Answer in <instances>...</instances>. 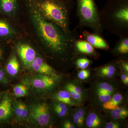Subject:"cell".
I'll return each mask as SVG.
<instances>
[{"mask_svg": "<svg viewBox=\"0 0 128 128\" xmlns=\"http://www.w3.org/2000/svg\"><path fill=\"white\" fill-rule=\"evenodd\" d=\"M56 79L50 76L38 74L33 77L31 84L33 88L39 90H51L55 87Z\"/></svg>", "mask_w": 128, "mask_h": 128, "instance_id": "9", "label": "cell"}, {"mask_svg": "<svg viewBox=\"0 0 128 128\" xmlns=\"http://www.w3.org/2000/svg\"><path fill=\"white\" fill-rule=\"evenodd\" d=\"M91 63V60L85 57H78L75 61L76 66L82 70L86 69Z\"/></svg>", "mask_w": 128, "mask_h": 128, "instance_id": "23", "label": "cell"}, {"mask_svg": "<svg viewBox=\"0 0 128 128\" xmlns=\"http://www.w3.org/2000/svg\"><path fill=\"white\" fill-rule=\"evenodd\" d=\"M73 119L74 123L76 124L77 126L80 127V120H79V118H78V115H77V113H76V111L73 113Z\"/></svg>", "mask_w": 128, "mask_h": 128, "instance_id": "31", "label": "cell"}, {"mask_svg": "<svg viewBox=\"0 0 128 128\" xmlns=\"http://www.w3.org/2000/svg\"><path fill=\"white\" fill-rule=\"evenodd\" d=\"M111 111V116L115 120L124 119L128 116V110L124 108L119 107Z\"/></svg>", "mask_w": 128, "mask_h": 128, "instance_id": "21", "label": "cell"}, {"mask_svg": "<svg viewBox=\"0 0 128 128\" xmlns=\"http://www.w3.org/2000/svg\"><path fill=\"white\" fill-rule=\"evenodd\" d=\"M54 98L58 102L69 106H73L76 105L72 98L70 92L66 90H60L57 92L54 95Z\"/></svg>", "mask_w": 128, "mask_h": 128, "instance_id": "19", "label": "cell"}, {"mask_svg": "<svg viewBox=\"0 0 128 128\" xmlns=\"http://www.w3.org/2000/svg\"><path fill=\"white\" fill-rule=\"evenodd\" d=\"M0 10L18 24L21 16V0H0Z\"/></svg>", "mask_w": 128, "mask_h": 128, "instance_id": "7", "label": "cell"}, {"mask_svg": "<svg viewBox=\"0 0 128 128\" xmlns=\"http://www.w3.org/2000/svg\"><path fill=\"white\" fill-rule=\"evenodd\" d=\"M63 127L64 128H75V126L70 121H66L64 123Z\"/></svg>", "mask_w": 128, "mask_h": 128, "instance_id": "33", "label": "cell"}, {"mask_svg": "<svg viewBox=\"0 0 128 128\" xmlns=\"http://www.w3.org/2000/svg\"><path fill=\"white\" fill-rule=\"evenodd\" d=\"M28 117L30 121L40 126H48L51 120L50 110L48 105L44 102L32 105Z\"/></svg>", "mask_w": 128, "mask_h": 128, "instance_id": "6", "label": "cell"}, {"mask_svg": "<svg viewBox=\"0 0 128 128\" xmlns=\"http://www.w3.org/2000/svg\"><path fill=\"white\" fill-rule=\"evenodd\" d=\"M0 82L3 83H6L8 82L5 72L1 69H0Z\"/></svg>", "mask_w": 128, "mask_h": 128, "instance_id": "30", "label": "cell"}, {"mask_svg": "<svg viewBox=\"0 0 128 128\" xmlns=\"http://www.w3.org/2000/svg\"><path fill=\"white\" fill-rule=\"evenodd\" d=\"M30 68L39 74L50 76L56 80L60 77L55 70L42 57L38 56L32 63Z\"/></svg>", "mask_w": 128, "mask_h": 128, "instance_id": "10", "label": "cell"}, {"mask_svg": "<svg viewBox=\"0 0 128 128\" xmlns=\"http://www.w3.org/2000/svg\"><path fill=\"white\" fill-rule=\"evenodd\" d=\"M112 52L116 56L127 57L128 54V36L119 37Z\"/></svg>", "mask_w": 128, "mask_h": 128, "instance_id": "15", "label": "cell"}, {"mask_svg": "<svg viewBox=\"0 0 128 128\" xmlns=\"http://www.w3.org/2000/svg\"><path fill=\"white\" fill-rule=\"evenodd\" d=\"M121 78L123 82L125 84H128V76L126 73H123L121 75Z\"/></svg>", "mask_w": 128, "mask_h": 128, "instance_id": "32", "label": "cell"}, {"mask_svg": "<svg viewBox=\"0 0 128 128\" xmlns=\"http://www.w3.org/2000/svg\"><path fill=\"white\" fill-rule=\"evenodd\" d=\"M115 86L107 82H100L96 84L95 88L96 97L102 104L108 102L116 92Z\"/></svg>", "mask_w": 128, "mask_h": 128, "instance_id": "8", "label": "cell"}, {"mask_svg": "<svg viewBox=\"0 0 128 128\" xmlns=\"http://www.w3.org/2000/svg\"><path fill=\"white\" fill-rule=\"evenodd\" d=\"M64 88L65 90L68 91L70 92L72 98L74 102L75 103V102L77 104L80 103L82 102L83 98V96H80V94H77L71 88L66 84V85Z\"/></svg>", "mask_w": 128, "mask_h": 128, "instance_id": "24", "label": "cell"}, {"mask_svg": "<svg viewBox=\"0 0 128 128\" xmlns=\"http://www.w3.org/2000/svg\"><path fill=\"white\" fill-rule=\"evenodd\" d=\"M26 36H22L14 42L16 52L24 66L31 68L32 63L37 56L36 51L31 43V40Z\"/></svg>", "mask_w": 128, "mask_h": 128, "instance_id": "5", "label": "cell"}, {"mask_svg": "<svg viewBox=\"0 0 128 128\" xmlns=\"http://www.w3.org/2000/svg\"><path fill=\"white\" fill-rule=\"evenodd\" d=\"M82 34L83 39L90 44L94 48L106 50L110 48L107 42L100 35L94 32L92 33L86 30L82 32Z\"/></svg>", "mask_w": 128, "mask_h": 128, "instance_id": "11", "label": "cell"}, {"mask_svg": "<svg viewBox=\"0 0 128 128\" xmlns=\"http://www.w3.org/2000/svg\"><path fill=\"white\" fill-rule=\"evenodd\" d=\"M99 12L95 0H76V15L79 20L77 27L81 29L88 28L93 32L101 35L103 29Z\"/></svg>", "mask_w": 128, "mask_h": 128, "instance_id": "4", "label": "cell"}, {"mask_svg": "<svg viewBox=\"0 0 128 128\" xmlns=\"http://www.w3.org/2000/svg\"><path fill=\"white\" fill-rule=\"evenodd\" d=\"M2 50L0 48V58L2 57Z\"/></svg>", "mask_w": 128, "mask_h": 128, "instance_id": "34", "label": "cell"}, {"mask_svg": "<svg viewBox=\"0 0 128 128\" xmlns=\"http://www.w3.org/2000/svg\"><path fill=\"white\" fill-rule=\"evenodd\" d=\"M12 100L8 94L2 98L0 102V123L9 120L12 116Z\"/></svg>", "mask_w": 128, "mask_h": 128, "instance_id": "12", "label": "cell"}, {"mask_svg": "<svg viewBox=\"0 0 128 128\" xmlns=\"http://www.w3.org/2000/svg\"><path fill=\"white\" fill-rule=\"evenodd\" d=\"M80 120V127H82L84 121L86 112L83 108H79L76 111Z\"/></svg>", "mask_w": 128, "mask_h": 128, "instance_id": "26", "label": "cell"}, {"mask_svg": "<svg viewBox=\"0 0 128 128\" xmlns=\"http://www.w3.org/2000/svg\"><path fill=\"white\" fill-rule=\"evenodd\" d=\"M13 92L14 95L16 97H22L27 95L28 88L24 84L16 85L13 88Z\"/></svg>", "mask_w": 128, "mask_h": 128, "instance_id": "22", "label": "cell"}, {"mask_svg": "<svg viewBox=\"0 0 128 128\" xmlns=\"http://www.w3.org/2000/svg\"><path fill=\"white\" fill-rule=\"evenodd\" d=\"M123 98L122 94L115 93L110 100L102 104L103 108L106 110H112L120 107V105L122 103Z\"/></svg>", "mask_w": 128, "mask_h": 128, "instance_id": "17", "label": "cell"}, {"mask_svg": "<svg viewBox=\"0 0 128 128\" xmlns=\"http://www.w3.org/2000/svg\"><path fill=\"white\" fill-rule=\"evenodd\" d=\"M102 120L100 116L95 112H92L88 114L86 120V125L88 128H96L101 126Z\"/></svg>", "mask_w": 128, "mask_h": 128, "instance_id": "20", "label": "cell"}, {"mask_svg": "<svg viewBox=\"0 0 128 128\" xmlns=\"http://www.w3.org/2000/svg\"><path fill=\"white\" fill-rule=\"evenodd\" d=\"M67 86L71 88L77 94H80L84 97V92L81 87L79 86L78 85L74 84L73 82H69L66 84Z\"/></svg>", "mask_w": 128, "mask_h": 128, "instance_id": "25", "label": "cell"}, {"mask_svg": "<svg viewBox=\"0 0 128 128\" xmlns=\"http://www.w3.org/2000/svg\"><path fill=\"white\" fill-rule=\"evenodd\" d=\"M117 61L108 63L98 67L96 70L97 74L99 76L107 79L114 77L117 70Z\"/></svg>", "mask_w": 128, "mask_h": 128, "instance_id": "14", "label": "cell"}, {"mask_svg": "<svg viewBox=\"0 0 128 128\" xmlns=\"http://www.w3.org/2000/svg\"><path fill=\"white\" fill-rule=\"evenodd\" d=\"M77 76L80 80H86L89 78L90 76V72L88 70L82 69L79 72Z\"/></svg>", "mask_w": 128, "mask_h": 128, "instance_id": "27", "label": "cell"}, {"mask_svg": "<svg viewBox=\"0 0 128 128\" xmlns=\"http://www.w3.org/2000/svg\"><path fill=\"white\" fill-rule=\"evenodd\" d=\"M44 16L68 33L70 29V16L74 7L73 0H34Z\"/></svg>", "mask_w": 128, "mask_h": 128, "instance_id": "3", "label": "cell"}, {"mask_svg": "<svg viewBox=\"0 0 128 128\" xmlns=\"http://www.w3.org/2000/svg\"><path fill=\"white\" fill-rule=\"evenodd\" d=\"M99 14L103 30L119 38L128 36V0H108Z\"/></svg>", "mask_w": 128, "mask_h": 128, "instance_id": "2", "label": "cell"}, {"mask_svg": "<svg viewBox=\"0 0 128 128\" xmlns=\"http://www.w3.org/2000/svg\"><path fill=\"white\" fill-rule=\"evenodd\" d=\"M12 109L16 119L18 121L25 120L28 116V109L25 104L20 101H14Z\"/></svg>", "mask_w": 128, "mask_h": 128, "instance_id": "16", "label": "cell"}, {"mask_svg": "<svg viewBox=\"0 0 128 128\" xmlns=\"http://www.w3.org/2000/svg\"><path fill=\"white\" fill-rule=\"evenodd\" d=\"M54 109L55 112L57 114V115L60 117H64L67 114V113L66 112H63L58 108L55 106H54Z\"/></svg>", "mask_w": 128, "mask_h": 128, "instance_id": "29", "label": "cell"}, {"mask_svg": "<svg viewBox=\"0 0 128 128\" xmlns=\"http://www.w3.org/2000/svg\"><path fill=\"white\" fill-rule=\"evenodd\" d=\"M6 68L9 75L14 76L18 73L20 68V64L16 54H12L10 57Z\"/></svg>", "mask_w": 128, "mask_h": 128, "instance_id": "18", "label": "cell"}, {"mask_svg": "<svg viewBox=\"0 0 128 128\" xmlns=\"http://www.w3.org/2000/svg\"><path fill=\"white\" fill-rule=\"evenodd\" d=\"M120 127V124L118 123L109 122L106 124L105 128H118Z\"/></svg>", "mask_w": 128, "mask_h": 128, "instance_id": "28", "label": "cell"}, {"mask_svg": "<svg viewBox=\"0 0 128 128\" xmlns=\"http://www.w3.org/2000/svg\"><path fill=\"white\" fill-rule=\"evenodd\" d=\"M21 12L22 29L32 42L40 45L52 59L64 62L73 60L76 55L75 44L79 38L76 31L66 32L49 21L41 14L34 0H21Z\"/></svg>", "mask_w": 128, "mask_h": 128, "instance_id": "1", "label": "cell"}, {"mask_svg": "<svg viewBox=\"0 0 128 128\" xmlns=\"http://www.w3.org/2000/svg\"><path fill=\"white\" fill-rule=\"evenodd\" d=\"M1 94H0V100L1 98Z\"/></svg>", "mask_w": 128, "mask_h": 128, "instance_id": "35", "label": "cell"}, {"mask_svg": "<svg viewBox=\"0 0 128 128\" xmlns=\"http://www.w3.org/2000/svg\"><path fill=\"white\" fill-rule=\"evenodd\" d=\"M75 48L76 54L80 53L95 58L98 57V54L96 52L95 48L84 39L79 38L76 40L75 44Z\"/></svg>", "mask_w": 128, "mask_h": 128, "instance_id": "13", "label": "cell"}]
</instances>
